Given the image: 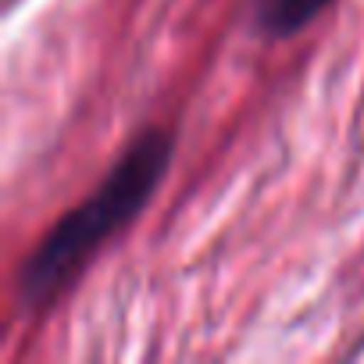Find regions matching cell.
I'll return each mask as SVG.
<instances>
[{
	"label": "cell",
	"instance_id": "7a4b0ae2",
	"mask_svg": "<svg viewBox=\"0 0 364 364\" xmlns=\"http://www.w3.org/2000/svg\"><path fill=\"white\" fill-rule=\"evenodd\" d=\"M328 4L332 0H257V26L268 36H293Z\"/></svg>",
	"mask_w": 364,
	"mask_h": 364
},
{
	"label": "cell",
	"instance_id": "6da1fadb",
	"mask_svg": "<svg viewBox=\"0 0 364 364\" xmlns=\"http://www.w3.org/2000/svg\"><path fill=\"white\" fill-rule=\"evenodd\" d=\"M175 139L164 129L139 132L129 150L114 161L100 186L68 215L54 222V229L36 243V250L18 268V311H43L54 296H61L86 261L125 229L143 204L154 197L157 182L168 171Z\"/></svg>",
	"mask_w": 364,
	"mask_h": 364
}]
</instances>
